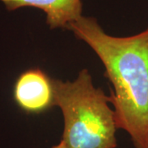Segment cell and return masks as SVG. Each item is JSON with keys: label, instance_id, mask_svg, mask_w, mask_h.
Listing matches in <instances>:
<instances>
[{"label": "cell", "instance_id": "cell-4", "mask_svg": "<svg viewBox=\"0 0 148 148\" xmlns=\"http://www.w3.org/2000/svg\"><path fill=\"white\" fill-rule=\"evenodd\" d=\"M8 11L23 7H33L46 14V23L50 29H67L69 24L82 16L81 0H0Z\"/></svg>", "mask_w": 148, "mask_h": 148}, {"label": "cell", "instance_id": "cell-2", "mask_svg": "<svg viewBox=\"0 0 148 148\" xmlns=\"http://www.w3.org/2000/svg\"><path fill=\"white\" fill-rule=\"evenodd\" d=\"M53 106L64 116L62 142L66 148H116L114 111L109 96L96 88L87 69L73 82L52 80Z\"/></svg>", "mask_w": 148, "mask_h": 148}, {"label": "cell", "instance_id": "cell-5", "mask_svg": "<svg viewBox=\"0 0 148 148\" xmlns=\"http://www.w3.org/2000/svg\"><path fill=\"white\" fill-rule=\"evenodd\" d=\"M51 148H66V147H65V145L64 144V143L61 141V142L58 143V144H57V145H54V146L52 147Z\"/></svg>", "mask_w": 148, "mask_h": 148}, {"label": "cell", "instance_id": "cell-1", "mask_svg": "<svg viewBox=\"0 0 148 148\" xmlns=\"http://www.w3.org/2000/svg\"><path fill=\"white\" fill-rule=\"evenodd\" d=\"M67 29L104 64L114 87L109 99L117 128L127 132L135 148H148V27L131 36H112L95 17L82 16Z\"/></svg>", "mask_w": 148, "mask_h": 148}, {"label": "cell", "instance_id": "cell-3", "mask_svg": "<svg viewBox=\"0 0 148 148\" xmlns=\"http://www.w3.org/2000/svg\"><path fill=\"white\" fill-rule=\"evenodd\" d=\"M13 96L16 105L29 114H38L53 106L52 79L40 69L23 72L14 85Z\"/></svg>", "mask_w": 148, "mask_h": 148}]
</instances>
